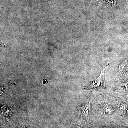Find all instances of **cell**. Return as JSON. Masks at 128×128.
Instances as JSON below:
<instances>
[{
    "label": "cell",
    "mask_w": 128,
    "mask_h": 128,
    "mask_svg": "<svg viewBox=\"0 0 128 128\" xmlns=\"http://www.w3.org/2000/svg\"><path fill=\"white\" fill-rule=\"evenodd\" d=\"M108 64L106 66H103L100 74L98 78L92 82H90L86 86L84 87V89L89 90H100L105 88V80L104 76L105 68L109 66Z\"/></svg>",
    "instance_id": "cell-1"
}]
</instances>
